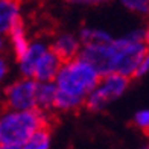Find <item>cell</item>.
Returning <instances> with one entry per match:
<instances>
[{
    "instance_id": "obj_8",
    "label": "cell",
    "mask_w": 149,
    "mask_h": 149,
    "mask_svg": "<svg viewBox=\"0 0 149 149\" xmlns=\"http://www.w3.org/2000/svg\"><path fill=\"white\" fill-rule=\"evenodd\" d=\"M18 22H22L18 0H0V35L5 37Z\"/></svg>"
},
{
    "instance_id": "obj_5",
    "label": "cell",
    "mask_w": 149,
    "mask_h": 149,
    "mask_svg": "<svg viewBox=\"0 0 149 149\" xmlns=\"http://www.w3.org/2000/svg\"><path fill=\"white\" fill-rule=\"evenodd\" d=\"M130 88V79L111 73L100 76L99 82L85 100V108L91 113H100L123 96Z\"/></svg>"
},
{
    "instance_id": "obj_16",
    "label": "cell",
    "mask_w": 149,
    "mask_h": 149,
    "mask_svg": "<svg viewBox=\"0 0 149 149\" xmlns=\"http://www.w3.org/2000/svg\"><path fill=\"white\" fill-rule=\"evenodd\" d=\"M8 74H9V63L3 56V53H0V84L8 78Z\"/></svg>"
},
{
    "instance_id": "obj_7",
    "label": "cell",
    "mask_w": 149,
    "mask_h": 149,
    "mask_svg": "<svg viewBox=\"0 0 149 149\" xmlns=\"http://www.w3.org/2000/svg\"><path fill=\"white\" fill-rule=\"evenodd\" d=\"M50 49L58 56L61 63L70 61L81 55V41L78 38V33L73 32H59L58 35L50 41Z\"/></svg>"
},
{
    "instance_id": "obj_9",
    "label": "cell",
    "mask_w": 149,
    "mask_h": 149,
    "mask_svg": "<svg viewBox=\"0 0 149 149\" xmlns=\"http://www.w3.org/2000/svg\"><path fill=\"white\" fill-rule=\"evenodd\" d=\"M6 44H9V47L12 49V53H14L15 59H18L23 53L28 50V47L31 44V40L28 35V29L22 22H18L15 26H12V29L6 33Z\"/></svg>"
},
{
    "instance_id": "obj_19",
    "label": "cell",
    "mask_w": 149,
    "mask_h": 149,
    "mask_svg": "<svg viewBox=\"0 0 149 149\" xmlns=\"http://www.w3.org/2000/svg\"><path fill=\"white\" fill-rule=\"evenodd\" d=\"M0 149H18V148H11V146H2L0 145Z\"/></svg>"
},
{
    "instance_id": "obj_1",
    "label": "cell",
    "mask_w": 149,
    "mask_h": 149,
    "mask_svg": "<svg viewBox=\"0 0 149 149\" xmlns=\"http://www.w3.org/2000/svg\"><path fill=\"white\" fill-rule=\"evenodd\" d=\"M148 38L146 28H135L122 37H114L110 43L82 47L81 56L88 61L100 76L116 73L131 79L139 64L149 56Z\"/></svg>"
},
{
    "instance_id": "obj_15",
    "label": "cell",
    "mask_w": 149,
    "mask_h": 149,
    "mask_svg": "<svg viewBox=\"0 0 149 149\" xmlns=\"http://www.w3.org/2000/svg\"><path fill=\"white\" fill-rule=\"evenodd\" d=\"M64 2L70 5H76V6H99V5L107 3L108 0H64Z\"/></svg>"
},
{
    "instance_id": "obj_3",
    "label": "cell",
    "mask_w": 149,
    "mask_h": 149,
    "mask_svg": "<svg viewBox=\"0 0 149 149\" xmlns=\"http://www.w3.org/2000/svg\"><path fill=\"white\" fill-rule=\"evenodd\" d=\"M47 126V114L40 110L11 111L5 110L0 114V145L20 148L32 135Z\"/></svg>"
},
{
    "instance_id": "obj_10",
    "label": "cell",
    "mask_w": 149,
    "mask_h": 149,
    "mask_svg": "<svg viewBox=\"0 0 149 149\" xmlns=\"http://www.w3.org/2000/svg\"><path fill=\"white\" fill-rule=\"evenodd\" d=\"M78 38L81 41V47H87V46H97V44L110 43L114 37L107 29L85 26V28H82L78 32Z\"/></svg>"
},
{
    "instance_id": "obj_20",
    "label": "cell",
    "mask_w": 149,
    "mask_h": 149,
    "mask_svg": "<svg viewBox=\"0 0 149 149\" xmlns=\"http://www.w3.org/2000/svg\"><path fill=\"white\" fill-rule=\"evenodd\" d=\"M140 149H149V148H148V146H141Z\"/></svg>"
},
{
    "instance_id": "obj_2",
    "label": "cell",
    "mask_w": 149,
    "mask_h": 149,
    "mask_svg": "<svg viewBox=\"0 0 149 149\" xmlns=\"http://www.w3.org/2000/svg\"><path fill=\"white\" fill-rule=\"evenodd\" d=\"M99 79L97 70L81 55L63 63L53 79L56 88L53 110L61 113L81 110Z\"/></svg>"
},
{
    "instance_id": "obj_18",
    "label": "cell",
    "mask_w": 149,
    "mask_h": 149,
    "mask_svg": "<svg viewBox=\"0 0 149 149\" xmlns=\"http://www.w3.org/2000/svg\"><path fill=\"white\" fill-rule=\"evenodd\" d=\"M6 49V38L3 35H0V53H3Z\"/></svg>"
},
{
    "instance_id": "obj_12",
    "label": "cell",
    "mask_w": 149,
    "mask_h": 149,
    "mask_svg": "<svg viewBox=\"0 0 149 149\" xmlns=\"http://www.w3.org/2000/svg\"><path fill=\"white\" fill-rule=\"evenodd\" d=\"M50 146H52V134L49 128H44V130L38 131L35 135H32L18 149H50Z\"/></svg>"
},
{
    "instance_id": "obj_17",
    "label": "cell",
    "mask_w": 149,
    "mask_h": 149,
    "mask_svg": "<svg viewBox=\"0 0 149 149\" xmlns=\"http://www.w3.org/2000/svg\"><path fill=\"white\" fill-rule=\"evenodd\" d=\"M148 72H149V56L145 58L139 64L137 70H135V73H134V78H143L145 74H148Z\"/></svg>"
},
{
    "instance_id": "obj_4",
    "label": "cell",
    "mask_w": 149,
    "mask_h": 149,
    "mask_svg": "<svg viewBox=\"0 0 149 149\" xmlns=\"http://www.w3.org/2000/svg\"><path fill=\"white\" fill-rule=\"evenodd\" d=\"M61 61L50 49L46 40H33L28 50L17 59L18 72L22 78L33 79L37 82H53L61 67Z\"/></svg>"
},
{
    "instance_id": "obj_14",
    "label": "cell",
    "mask_w": 149,
    "mask_h": 149,
    "mask_svg": "<svg viewBox=\"0 0 149 149\" xmlns=\"http://www.w3.org/2000/svg\"><path fill=\"white\" fill-rule=\"evenodd\" d=\"M132 123L141 132H148V130H149V111H148V108H140L139 111H135L134 117H132Z\"/></svg>"
},
{
    "instance_id": "obj_6",
    "label": "cell",
    "mask_w": 149,
    "mask_h": 149,
    "mask_svg": "<svg viewBox=\"0 0 149 149\" xmlns=\"http://www.w3.org/2000/svg\"><path fill=\"white\" fill-rule=\"evenodd\" d=\"M38 82L28 78H18L9 82L3 90V102L6 110L29 111L37 110Z\"/></svg>"
},
{
    "instance_id": "obj_13",
    "label": "cell",
    "mask_w": 149,
    "mask_h": 149,
    "mask_svg": "<svg viewBox=\"0 0 149 149\" xmlns=\"http://www.w3.org/2000/svg\"><path fill=\"white\" fill-rule=\"evenodd\" d=\"M119 3L126 11L137 15H148L149 12V0H119Z\"/></svg>"
},
{
    "instance_id": "obj_11",
    "label": "cell",
    "mask_w": 149,
    "mask_h": 149,
    "mask_svg": "<svg viewBox=\"0 0 149 149\" xmlns=\"http://www.w3.org/2000/svg\"><path fill=\"white\" fill-rule=\"evenodd\" d=\"M55 96H56V88L53 82H38V90H37V110L41 113L52 111L55 105Z\"/></svg>"
}]
</instances>
